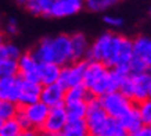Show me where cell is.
I'll return each mask as SVG.
<instances>
[{
	"mask_svg": "<svg viewBox=\"0 0 151 136\" xmlns=\"http://www.w3.org/2000/svg\"><path fill=\"white\" fill-rule=\"evenodd\" d=\"M132 56V39L114 32H104L90 43L86 60L101 61L107 67L124 68L129 72Z\"/></svg>",
	"mask_w": 151,
	"mask_h": 136,
	"instance_id": "obj_1",
	"label": "cell"
},
{
	"mask_svg": "<svg viewBox=\"0 0 151 136\" xmlns=\"http://www.w3.org/2000/svg\"><path fill=\"white\" fill-rule=\"evenodd\" d=\"M126 75H129V72L124 68H110L101 61L87 60L82 83L92 96L100 97L108 92L118 90Z\"/></svg>",
	"mask_w": 151,
	"mask_h": 136,
	"instance_id": "obj_2",
	"label": "cell"
},
{
	"mask_svg": "<svg viewBox=\"0 0 151 136\" xmlns=\"http://www.w3.org/2000/svg\"><path fill=\"white\" fill-rule=\"evenodd\" d=\"M31 53L39 63H54L63 67L73 61L71 39L69 35L65 33H60L53 38H45Z\"/></svg>",
	"mask_w": 151,
	"mask_h": 136,
	"instance_id": "obj_3",
	"label": "cell"
},
{
	"mask_svg": "<svg viewBox=\"0 0 151 136\" xmlns=\"http://www.w3.org/2000/svg\"><path fill=\"white\" fill-rule=\"evenodd\" d=\"M136 104L139 101L151 97V75L150 71L137 74H129L122 79L119 89Z\"/></svg>",
	"mask_w": 151,
	"mask_h": 136,
	"instance_id": "obj_4",
	"label": "cell"
},
{
	"mask_svg": "<svg viewBox=\"0 0 151 136\" xmlns=\"http://www.w3.org/2000/svg\"><path fill=\"white\" fill-rule=\"evenodd\" d=\"M108 115L104 111L103 106H101L99 97L92 96L87 100V109L85 114V122H86L89 135L92 136H103V131L107 121H108Z\"/></svg>",
	"mask_w": 151,
	"mask_h": 136,
	"instance_id": "obj_5",
	"label": "cell"
},
{
	"mask_svg": "<svg viewBox=\"0 0 151 136\" xmlns=\"http://www.w3.org/2000/svg\"><path fill=\"white\" fill-rule=\"evenodd\" d=\"M107 115L111 118H122L134 103L121 90H112L99 97Z\"/></svg>",
	"mask_w": 151,
	"mask_h": 136,
	"instance_id": "obj_6",
	"label": "cell"
},
{
	"mask_svg": "<svg viewBox=\"0 0 151 136\" xmlns=\"http://www.w3.org/2000/svg\"><path fill=\"white\" fill-rule=\"evenodd\" d=\"M86 64H87V60H73L71 63L63 65L57 82L64 89H68L71 86L82 83Z\"/></svg>",
	"mask_w": 151,
	"mask_h": 136,
	"instance_id": "obj_7",
	"label": "cell"
},
{
	"mask_svg": "<svg viewBox=\"0 0 151 136\" xmlns=\"http://www.w3.org/2000/svg\"><path fill=\"white\" fill-rule=\"evenodd\" d=\"M67 114H65L64 106H57L49 109L47 117L40 128V132L49 136H58L61 135V131L67 122Z\"/></svg>",
	"mask_w": 151,
	"mask_h": 136,
	"instance_id": "obj_8",
	"label": "cell"
},
{
	"mask_svg": "<svg viewBox=\"0 0 151 136\" xmlns=\"http://www.w3.org/2000/svg\"><path fill=\"white\" fill-rule=\"evenodd\" d=\"M21 110L27 115L28 121L31 124V128L33 131H40L42 125H43V122H45V119L47 117V113H49V106H46L40 100H37L35 103L22 106Z\"/></svg>",
	"mask_w": 151,
	"mask_h": 136,
	"instance_id": "obj_9",
	"label": "cell"
},
{
	"mask_svg": "<svg viewBox=\"0 0 151 136\" xmlns=\"http://www.w3.org/2000/svg\"><path fill=\"white\" fill-rule=\"evenodd\" d=\"M40 90H42L40 82L31 81V79H22L21 78V89H19L18 101H17L19 104V107L40 100Z\"/></svg>",
	"mask_w": 151,
	"mask_h": 136,
	"instance_id": "obj_10",
	"label": "cell"
},
{
	"mask_svg": "<svg viewBox=\"0 0 151 136\" xmlns=\"http://www.w3.org/2000/svg\"><path fill=\"white\" fill-rule=\"evenodd\" d=\"M64 95L65 89L60 85L58 82L49 83V85H42L40 101H43L46 106H49V109L63 106L64 104Z\"/></svg>",
	"mask_w": 151,
	"mask_h": 136,
	"instance_id": "obj_11",
	"label": "cell"
},
{
	"mask_svg": "<svg viewBox=\"0 0 151 136\" xmlns=\"http://www.w3.org/2000/svg\"><path fill=\"white\" fill-rule=\"evenodd\" d=\"M83 6V0H55L50 10V17L54 18H65L78 14Z\"/></svg>",
	"mask_w": 151,
	"mask_h": 136,
	"instance_id": "obj_12",
	"label": "cell"
},
{
	"mask_svg": "<svg viewBox=\"0 0 151 136\" xmlns=\"http://www.w3.org/2000/svg\"><path fill=\"white\" fill-rule=\"evenodd\" d=\"M19 89H21V77L9 75L0 78V100L18 101Z\"/></svg>",
	"mask_w": 151,
	"mask_h": 136,
	"instance_id": "obj_13",
	"label": "cell"
},
{
	"mask_svg": "<svg viewBox=\"0 0 151 136\" xmlns=\"http://www.w3.org/2000/svg\"><path fill=\"white\" fill-rule=\"evenodd\" d=\"M18 65V75L22 79H31V81H37V67L39 61L33 57L32 53H21V56L17 60Z\"/></svg>",
	"mask_w": 151,
	"mask_h": 136,
	"instance_id": "obj_14",
	"label": "cell"
},
{
	"mask_svg": "<svg viewBox=\"0 0 151 136\" xmlns=\"http://www.w3.org/2000/svg\"><path fill=\"white\" fill-rule=\"evenodd\" d=\"M133 59L144 63L146 65H151V39L146 35H140L132 41Z\"/></svg>",
	"mask_w": 151,
	"mask_h": 136,
	"instance_id": "obj_15",
	"label": "cell"
},
{
	"mask_svg": "<svg viewBox=\"0 0 151 136\" xmlns=\"http://www.w3.org/2000/svg\"><path fill=\"white\" fill-rule=\"evenodd\" d=\"M61 65L54 63H39L37 67V79L42 85H49L58 81Z\"/></svg>",
	"mask_w": 151,
	"mask_h": 136,
	"instance_id": "obj_16",
	"label": "cell"
},
{
	"mask_svg": "<svg viewBox=\"0 0 151 136\" xmlns=\"http://www.w3.org/2000/svg\"><path fill=\"white\" fill-rule=\"evenodd\" d=\"M71 39V49H72L73 60H86L90 42L82 32H75L69 36Z\"/></svg>",
	"mask_w": 151,
	"mask_h": 136,
	"instance_id": "obj_17",
	"label": "cell"
},
{
	"mask_svg": "<svg viewBox=\"0 0 151 136\" xmlns=\"http://www.w3.org/2000/svg\"><path fill=\"white\" fill-rule=\"evenodd\" d=\"M121 124L124 125L125 131L128 135H133V132L136 131L140 125H142V119H140V115H139V111H137V107L136 104H133L130 109L128 110V113L125 114L122 118H119Z\"/></svg>",
	"mask_w": 151,
	"mask_h": 136,
	"instance_id": "obj_18",
	"label": "cell"
},
{
	"mask_svg": "<svg viewBox=\"0 0 151 136\" xmlns=\"http://www.w3.org/2000/svg\"><path fill=\"white\" fill-rule=\"evenodd\" d=\"M63 136H87L89 131H87L85 118L82 119H67L63 131H61Z\"/></svg>",
	"mask_w": 151,
	"mask_h": 136,
	"instance_id": "obj_19",
	"label": "cell"
},
{
	"mask_svg": "<svg viewBox=\"0 0 151 136\" xmlns=\"http://www.w3.org/2000/svg\"><path fill=\"white\" fill-rule=\"evenodd\" d=\"M54 1L55 0H28L24 6L33 15H45V17H49Z\"/></svg>",
	"mask_w": 151,
	"mask_h": 136,
	"instance_id": "obj_20",
	"label": "cell"
},
{
	"mask_svg": "<svg viewBox=\"0 0 151 136\" xmlns=\"http://www.w3.org/2000/svg\"><path fill=\"white\" fill-rule=\"evenodd\" d=\"M92 97V95L89 93L86 86L83 83L71 86L68 89H65L64 95V103H71V101H87Z\"/></svg>",
	"mask_w": 151,
	"mask_h": 136,
	"instance_id": "obj_21",
	"label": "cell"
},
{
	"mask_svg": "<svg viewBox=\"0 0 151 136\" xmlns=\"http://www.w3.org/2000/svg\"><path fill=\"white\" fill-rule=\"evenodd\" d=\"M64 110L68 119H82L85 118L87 109V101H71L64 103Z\"/></svg>",
	"mask_w": 151,
	"mask_h": 136,
	"instance_id": "obj_22",
	"label": "cell"
},
{
	"mask_svg": "<svg viewBox=\"0 0 151 136\" xmlns=\"http://www.w3.org/2000/svg\"><path fill=\"white\" fill-rule=\"evenodd\" d=\"M126 131H125L124 125L121 124L119 119L116 118H108V121L105 124L104 131H103V136H126Z\"/></svg>",
	"mask_w": 151,
	"mask_h": 136,
	"instance_id": "obj_23",
	"label": "cell"
},
{
	"mask_svg": "<svg viewBox=\"0 0 151 136\" xmlns=\"http://www.w3.org/2000/svg\"><path fill=\"white\" fill-rule=\"evenodd\" d=\"M118 0H83V6L92 13H103L111 9Z\"/></svg>",
	"mask_w": 151,
	"mask_h": 136,
	"instance_id": "obj_24",
	"label": "cell"
},
{
	"mask_svg": "<svg viewBox=\"0 0 151 136\" xmlns=\"http://www.w3.org/2000/svg\"><path fill=\"white\" fill-rule=\"evenodd\" d=\"M22 135V128L19 127L15 118L4 119L0 128V136H21Z\"/></svg>",
	"mask_w": 151,
	"mask_h": 136,
	"instance_id": "obj_25",
	"label": "cell"
},
{
	"mask_svg": "<svg viewBox=\"0 0 151 136\" xmlns=\"http://www.w3.org/2000/svg\"><path fill=\"white\" fill-rule=\"evenodd\" d=\"M19 110V104L15 101H10V100H0V118L4 119H10L17 115Z\"/></svg>",
	"mask_w": 151,
	"mask_h": 136,
	"instance_id": "obj_26",
	"label": "cell"
},
{
	"mask_svg": "<svg viewBox=\"0 0 151 136\" xmlns=\"http://www.w3.org/2000/svg\"><path fill=\"white\" fill-rule=\"evenodd\" d=\"M9 75H18L17 60L14 59H0V78Z\"/></svg>",
	"mask_w": 151,
	"mask_h": 136,
	"instance_id": "obj_27",
	"label": "cell"
},
{
	"mask_svg": "<svg viewBox=\"0 0 151 136\" xmlns=\"http://www.w3.org/2000/svg\"><path fill=\"white\" fill-rule=\"evenodd\" d=\"M136 107H137V111H139V115H140L142 122L147 124V125H151V101H150V99L136 103Z\"/></svg>",
	"mask_w": 151,
	"mask_h": 136,
	"instance_id": "obj_28",
	"label": "cell"
},
{
	"mask_svg": "<svg viewBox=\"0 0 151 136\" xmlns=\"http://www.w3.org/2000/svg\"><path fill=\"white\" fill-rule=\"evenodd\" d=\"M3 54H4L6 59H14L18 60V57L21 56V50H19L18 46H15L14 43H4L3 42Z\"/></svg>",
	"mask_w": 151,
	"mask_h": 136,
	"instance_id": "obj_29",
	"label": "cell"
},
{
	"mask_svg": "<svg viewBox=\"0 0 151 136\" xmlns=\"http://www.w3.org/2000/svg\"><path fill=\"white\" fill-rule=\"evenodd\" d=\"M104 22L111 28H119L122 27V24H124V20L121 18V17H116V15H104Z\"/></svg>",
	"mask_w": 151,
	"mask_h": 136,
	"instance_id": "obj_30",
	"label": "cell"
},
{
	"mask_svg": "<svg viewBox=\"0 0 151 136\" xmlns=\"http://www.w3.org/2000/svg\"><path fill=\"white\" fill-rule=\"evenodd\" d=\"M4 31L9 35H17L18 33V22H17V20L10 18L4 25Z\"/></svg>",
	"mask_w": 151,
	"mask_h": 136,
	"instance_id": "obj_31",
	"label": "cell"
},
{
	"mask_svg": "<svg viewBox=\"0 0 151 136\" xmlns=\"http://www.w3.org/2000/svg\"><path fill=\"white\" fill-rule=\"evenodd\" d=\"M151 135V125L147 124H142L140 127L133 132L132 136H150Z\"/></svg>",
	"mask_w": 151,
	"mask_h": 136,
	"instance_id": "obj_32",
	"label": "cell"
},
{
	"mask_svg": "<svg viewBox=\"0 0 151 136\" xmlns=\"http://www.w3.org/2000/svg\"><path fill=\"white\" fill-rule=\"evenodd\" d=\"M17 1H18V3H21V4H25L28 0H17Z\"/></svg>",
	"mask_w": 151,
	"mask_h": 136,
	"instance_id": "obj_33",
	"label": "cell"
},
{
	"mask_svg": "<svg viewBox=\"0 0 151 136\" xmlns=\"http://www.w3.org/2000/svg\"><path fill=\"white\" fill-rule=\"evenodd\" d=\"M1 124H3V119L0 118V128H1Z\"/></svg>",
	"mask_w": 151,
	"mask_h": 136,
	"instance_id": "obj_34",
	"label": "cell"
}]
</instances>
